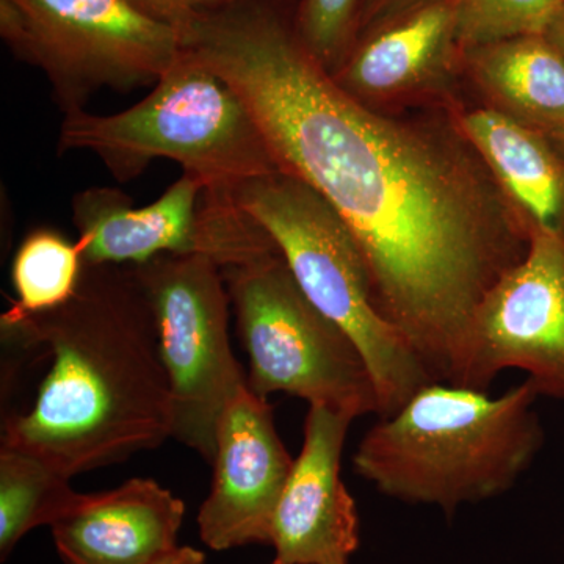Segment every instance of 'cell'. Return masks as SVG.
Here are the masks:
<instances>
[{"instance_id":"6da1fadb","label":"cell","mask_w":564,"mask_h":564,"mask_svg":"<svg viewBox=\"0 0 564 564\" xmlns=\"http://www.w3.org/2000/svg\"><path fill=\"white\" fill-rule=\"evenodd\" d=\"M296 6L226 0L182 29V52L239 93L278 169L339 212L378 311L433 381L451 383L478 306L525 258L532 232L462 109H367L306 50Z\"/></svg>"},{"instance_id":"7a4b0ae2","label":"cell","mask_w":564,"mask_h":564,"mask_svg":"<svg viewBox=\"0 0 564 564\" xmlns=\"http://www.w3.org/2000/svg\"><path fill=\"white\" fill-rule=\"evenodd\" d=\"M6 343L46 352L31 408L7 414L2 448L77 474L128 462L172 437L173 406L154 307L132 265H87L68 302L7 310Z\"/></svg>"},{"instance_id":"3957f363","label":"cell","mask_w":564,"mask_h":564,"mask_svg":"<svg viewBox=\"0 0 564 564\" xmlns=\"http://www.w3.org/2000/svg\"><path fill=\"white\" fill-rule=\"evenodd\" d=\"M532 383L499 397L430 383L364 434L352 469L378 492L445 516L510 491L544 445Z\"/></svg>"},{"instance_id":"277c9868","label":"cell","mask_w":564,"mask_h":564,"mask_svg":"<svg viewBox=\"0 0 564 564\" xmlns=\"http://www.w3.org/2000/svg\"><path fill=\"white\" fill-rule=\"evenodd\" d=\"M57 151L91 152L118 182L135 180L154 159H169L221 195L280 172L239 93L182 51L150 95L131 109L66 113Z\"/></svg>"},{"instance_id":"5b68a950","label":"cell","mask_w":564,"mask_h":564,"mask_svg":"<svg viewBox=\"0 0 564 564\" xmlns=\"http://www.w3.org/2000/svg\"><path fill=\"white\" fill-rule=\"evenodd\" d=\"M234 199L272 237L307 300L362 352L380 417L434 383L403 334L378 311L361 248L321 193L280 170L247 182Z\"/></svg>"},{"instance_id":"8992f818","label":"cell","mask_w":564,"mask_h":564,"mask_svg":"<svg viewBox=\"0 0 564 564\" xmlns=\"http://www.w3.org/2000/svg\"><path fill=\"white\" fill-rule=\"evenodd\" d=\"M237 328L250 358L248 386L282 392L351 419L380 417L362 352L307 300L281 252L223 269Z\"/></svg>"},{"instance_id":"52a82bcc","label":"cell","mask_w":564,"mask_h":564,"mask_svg":"<svg viewBox=\"0 0 564 564\" xmlns=\"http://www.w3.org/2000/svg\"><path fill=\"white\" fill-rule=\"evenodd\" d=\"M0 36L44 73L65 115L106 88L158 84L181 55L177 29L128 0H0Z\"/></svg>"},{"instance_id":"ba28073f","label":"cell","mask_w":564,"mask_h":564,"mask_svg":"<svg viewBox=\"0 0 564 564\" xmlns=\"http://www.w3.org/2000/svg\"><path fill=\"white\" fill-rule=\"evenodd\" d=\"M137 270L158 323L172 392V440L212 464L223 411L248 384L229 339L225 274L203 256H161Z\"/></svg>"},{"instance_id":"9c48e42d","label":"cell","mask_w":564,"mask_h":564,"mask_svg":"<svg viewBox=\"0 0 564 564\" xmlns=\"http://www.w3.org/2000/svg\"><path fill=\"white\" fill-rule=\"evenodd\" d=\"M70 209L87 265L139 267L161 256H203L228 269L280 251L234 195L212 192L191 174L144 207L118 188L91 187L74 196Z\"/></svg>"},{"instance_id":"30bf717a","label":"cell","mask_w":564,"mask_h":564,"mask_svg":"<svg viewBox=\"0 0 564 564\" xmlns=\"http://www.w3.org/2000/svg\"><path fill=\"white\" fill-rule=\"evenodd\" d=\"M508 369L564 403V245L545 234H533L525 258L478 306L448 384L488 391Z\"/></svg>"},{"instance_id":"8fae6325","label":"cell","mask_w":564,"mask_h":564,"mask_svg":"<svg viewBox=\"0 0 564 564\" xmlns=\"http://www.w3.org/2000/svg\"><path fill=\"white\" fill-rule=\"evenodd\" d=\"M333 80L380 113L469 106L456 0H414L367 24Z\"/></svg>"},{"instance_id":"7c38bea8","label":"cell","mask_w":564,"mask_h":564,"mask_svg":"<svg viewBox=\"0 0 564 564\" xmlns=\"http://www.w3.org/2000/svg\"><path fill=\"white\" fill-rule=\"evenodd\" d=\"M214 481L198 514L214 551L270 544V532L293 459L274 425L272 404L243 386L217 426Z\"/></svg>"},{"instance_id":"4fadbf2b","label":"cell","mask_w":564,"mask_h":564,"mask_svg":"<svg viewBox=\"0 0 564 564\" xmlns=\"http://www.w3.org/2000/svg\"><path fill=\"white\" fill-rule=\"evenodd\" d=\"M350 415L311 404L303 447L274 511L270 545L289 564H348L358 551L359 516L340 477Z\"/></svg>"},{"instance_id":"5bb4252c","label":"cell","mask_w":564,"mask_h":564,"mask_svg":"<svg viewBox=\"0 0 564 564\" xmlns=\"http://www.w3.org/2000/svg\"><path fill=\"white\" fill-rule=\"evenodd\" d=\"M185 503L150 478L85 494L51 525L66 564H148L177 545Z\"/></svg>"},{"instance_id":"9a60e30c","label":"cell","mask_w":564,"mask_h":564,"mask_svg":"<svg viewBox=\"0 0 564 564\" xmlns=\"http://www.w3.org/2000/svg\"><path fill=\"white\" fill-rule=\"evenodd\" d=\"M469 106L545 133L564 126V55L545 35L463 51Z\"/></svg>"},{"instance_id":"2e32d148","label":"cell","mask_w":564,"mask_h":564,"mask_svg":"<svg viewBox=\"0 0 564 564\" xmlns=\"http://www.w3.org/2000/svg\"><path fill=\"white\" fill-rule=\"evenodd\" d=\"M459 118L532 236L545 234L564 245L562 152L543 133L486 107H464Z\"/></svg>"},{"instance_id":"e0dca14e","label":"cell","mask_w":564,"mask_h":564,"mask_svg":"<svg viewBox=\"0 0 564 564\" xmlns=\"http://www.w3.org/2000/svg\"><path fill=\"white\" fill-rule=\"evenodd\" d=\"M70 477L51 464L0 448V558L6 562L31 530L52 525L84 500Z\"/></svg>"},{"instance_id":"ac0fdd59","label":"cell","mask_w":564,"mask_h":564,"mask_svg":"<svg viewBox=\"0 0 564 564\" xmlns=\"http://www.w3.org/2000/svg\"><path fill=\"white\" fill-rule=\"evenodd\" d=\"M84 267L77 242L55 229H35L14 254L11 281L17 300L10 310L39 314L62 306L77 291Z\"/></svg>"},{"instance_id":"d6986e66","label":"cell","mask_w":564,"mask_h":564,"mask_svg":"<svg viewBox=\"0 0 564 564\" xmlns=\"http://www.w3.org/2000/svg\"><path fill=\"white\" fill-rule=\"evenodd\" d=\"M563 13L564 0H456V35L463 51L545 35Z\"/></svg>"},{"instance_id":"ffe728a7","label":"cell","mask_w":564,"mask_h":564,"mask_svg":"<svg viewBox=\"0 0 564 564\" xmlns=\"http://www.w3.org/2000/svg\"><path fill=\"white\" fill-rule=\"evenodd\" d=\"M364 0H299L296 29L329 76L343 65L361 28Z\"/></svg>"},{"instance_id":"44dd1931","label":"cell","mask_w":564,"mask_h":564,"mask_svg":"<svg viewBox=\"0 0 564 564\" xmlns=\"http://www.w3.org/2000/svg\"><path fill=\"white\" fill-rule=\"evenodd\" d=\"M132 7L152 20L180 29L193 18L221 6L226 0H128Z\"/></svg>"},{"instance_id":"7402d4cb","label":"cell","mask_w":564,"mask_h":564,"mask_svg":"<svg viewBox=\"0 0 564 564\" xmlns=\"http://www.w3.org/2000/svg\"><path fill=\"white\" fill-rule=\"evenodd\" d=\"M148 564H206V556L191 545H176L172 551Z\"/></svg>"},{"instance_id":"603a6c76","label":"cell","mask_w":564,"mask_h":564,"mask_svg":"<svg viewBox=\"0 0 564 564\" xmlns=\"http://www.w3.org/2000/svg\"><path fill=\"white\" fill-rule=\"evenodd\" d=\"M410 2H414V0H364L361 28H359V32H361L367 24L377 20V18L383 17V14L389 13V11L400 9V7L406 6V3Z\"/></svg>"},{"instance_id":"cb8c5ba5","label":"cell","mask_w":564,"mask_h":564,"mask_svg":"<svg viewBox=\"0 0 564 564\" xmlns=\"http://www.w3.org/2000/svg\"><path fill=\"white\" fill-rule=\"evenodd\" d=\"M545 36H547L564 55V13L552 24V28L549 29Z\"/></svg>"},{"instance_id":"d4e9b609","label":"cell","mask_w":564,"mask_h":564,"mask_svg":"<svg viewBox=\"0 0 564 564\" xmlns=\"http://www.w3.org/2000/svg\"><path fill=\"white\" fill-rule=\"evenodd\" d=\"M544 137L564 155V126L555 129V131L545 133Z\"/></svg>"},{"instance_id":"484cf974","label":"cell","mask_w":564,"mask_h":564,"mask_svg":"<svg viewBox=\"0 0 564 564\" xmlns=\"http://www.w3.org/2000/svg\"><path fill=\"white\" fill-rule=\"evenodd\" d=\"M272 564H289V563H281V562H276V560H274V562Z\"/></svg>"}]
</instances>
